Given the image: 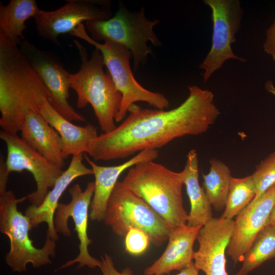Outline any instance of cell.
I'll return each instance as SVG.
<instances>
[{
  "label": "cell",
  "mask_w": 275,
  "mask_h": 275,
  "mask_svg": "<svg viewBox=\"0 0 275 275\" xmlns=\"http://www.w3.org/2000/svg\"><path fill=\"white\" fill-rule=\"evenodd\" d=\"M188 89L185 101L170 110L133 104L121 124L92 140L86 153L95 161L123 159L144 150H158L178 138L205 132L220 114L214 95L197 86Z\"/></svg>",
  "instance_id": "6da1fadb"
},
{
  "label": "cell",
  "mask_w": 275,
  "mask_h": 275,
  "mask_svg": "<svg viewBox=\"0 0 275 275\" xmlns=\"http://www.w3.org/2000/svg\"><path fill=\"white\" fill-rule=\"evenodd\" d=\"M48 92L18 46L0 33V126L17 134L28 111L39 113Z\"/></svg>",
  "instance_id": "7a4b0ae2"
},
{
  "label": "cell",
  "mask_w": 275,
  "mask_h": 275,
  "mask_svg": "<svg viewBox=\"0 0 275 275\" xmlns=\"http://www.w3.org/2000/svg\"><path fill=\"white\" fill-rule=\"evenodd\" d=\"M121 182L172 228L186 224L188 214L182 196L183 171L174 172L153 160L146 161L129 168Z\"/></svg>",
  "instance_id": "3957f363"
},
{
  "label": "cell",
  "mask_w": 275,
  "mask_h": 275,
  "mask_svg": "<svg viewBox=\"0 0 275 275\" xmlns=\"http://www.w3.org/2000/svg\"><path fill=\"white\" fill-rule=\"evenodd\" d=\"M81 59L79 71L70 75L71 88L77 96V107L92 106L103 133L117 127L115 118L122 101V94L117 90L110 73L104 72L103 57L97 48L89 58L86 49L76 40L74 41Z\"/></svg>",
  "instance_id": "277c9868"
},
{
  "label": "cell",
  "mask_w": 275,
  "mask_h": 275,
  "mask_svg": "<svg viewBox=\"0 0 275 275\" xmlns=\"http://www.w3.org/2000/svg\"><path fill=\"white\" fill-rule=\"evenodd\" d=\"M28 199L27 196L16 198L11 190L0 191V231L10 241V250L5 257L6 264L13 271L27 270L31 263L34 268L51 263L56 254V241L46 234L44 245L35 247L29 237L32 229L29 217L18 210L17 205Z\"/></svg>",
  "instance_id": "5b68a950"
},
{
  "label": "cell",
  "mask_w": 275,
  "mask_h": 275,
  "mask_svg": "<svg viewBox=\"0 0 275 275\" xmlns=\"http://www.w3.org/2000/svg\"><path fill=\"white\" fill-rule=\"evenodd\" d=\"M159 22V20L147 19L144 7L139 11L131 12L120 5L115 15L108 19L86 21V30L97 42L108 40L128 49L132 53L136 71L152 53L148 42L156 47L161 45L153 30Z\"/></svg>",
  "instance_id": "8992f818"
},
{
  "label": "cell",
  "mask_w": 275,
  "mask_h": 275,
  "mask_svg": "<svg viewBox=\"0 0 275 275\" xmlns=\"http://www.w3.org/2000/svg\"><path fill=\"white\" fill-rule=\"evenodd\" d=\"M70 34L93 45L102 53L105 66L122 96L115 121L124 120L130 107L136 102H146L158 109L169 107V102L164 95L145 89L135 79L130 66L132 53L128 49L108 40L104 41L103 43L94 40L88 34L83 23Z\"/></svg>",
  "instance_id": "52a82bcc"
},
{
  "label": "cell",
  "mask_w": 275,
  "mask_h": 275,
  "mask_svg": "<svg viewBox=\"0 0 275 275\" xmlns=\"http://www.w3.org/2000/svg\"><path fill=\"white\" fill-rule=\"evenodd\" d=\"M103 221L121 237L125 236L131 228L140 229L156 246L168 240L173 228L145 201L119 181L108 200Z\"/></svg>",
  "instance_id": "ba28073f"
},
{
  "label": "cell",
  "mask_w": 275,
  "mask_h": 275,
  "mask_svg": "<svg viewBox=\"0 0 275 275\" xmlns=\"http://www.w3.org/2000/svg\"><path fill=\"white\" fill-rule=\"evenodd\" d=\"M0 138L7 148L5 162L8 172L27 171L32 174L37 188L27 195V200L32 205H39L64 171L46 159L17 134L2 130Z\"/></svg>",
  "instance_id": "9c48e42d"
},
{
  "label": "cell",
  "mask_w": 275,
  "mask_h": 275,
  "mask_svg": "<svg viewBox=\"0 0 275 275\" xmlns=\"http://www.w3.org/2000/svg\"><path fill=\"white\" fill-rule=\"evenodd\" d=\"M211 9L213 22L212 45L207 56L199 66L203 69V78L207 81L211 75L221 69L225 62L235 59L244 62L236 56L231 45L236 41L243 15L240 2L238 0H204Z\"/></svg>",
  "instance_id": "30bf717a"
},
{
  "label": "cell",
  "mask_w": 275,
  "mask_h": 275,
  "mask_svg": "<svg viewBox=\"0 0 275 275\" xmlns=\"http://www.w3.org/2000/svg\"><path fill=\"white\" fill-rule=\"evenodd\" d=\"M95 189V183L90 181L82 190L78 184H75L69 189L71 201L68 203H59L54 216V226L57 232L65 236H70L71 232L68 226V219L71 217L74 222V231L79 240V253L72 260L67 261L58 270L78 263L77 268L87 266L94 269L100 267L101 260L92 257L88 248L92 243L88 234L89 209Z\"/></svg>",
  "instance_id": "8fae6325"
},
{
  "label": "cell",
  "mask_w": 275,
  "mask_h": 275,
  "mask_svg": "<svg viewBox=\"0 0 275 275\" xmlns=\"http://www.w3.org/2000/svg\"><path fill=\"white\" fill-rule=\"evenodd\" d=\"M19 48L47 90L49 102L62 116L70 121L85 122V118L78 113L68 101L70 73L52 53L36 47L26 40L22 41Z\"/></svg>",
  "instance_id": "7c38bea8"
},
{
  "label": "cell",
  "mask_w": 275,
  "mask_h": 275,
  "mask_svg": "<svg viewBox=\"0 0 275 275\" xmlns=\"http://www.w3.org/2000/svg\"><path fill=\"white\" fill-rule=\"evenodd\" d=\"M112 15L108 1L70 0L55 10L40 9L34 20L38 35L60 45V35L71 33L84 21L106 20Z\"/></svg>",
  "instance_id": "4fadbf2b"
},
{
  "label": "cell",
  "mask_w": 275,
  "mask_h": 275,
  "mask_svg": "<svg viewBox=\"0 0 275 275\" xmlns=\"http://www.w3.org/2000/svg\"><path fill=\"white\" fill-rule=\"evenodd\" d=\"M275 203V185L259 199L252 201L237 216L234 231L226 250L235 264L242 262L244 255L259 233L269 224Z\"/></svg>",
  "instance_id": "5bb4252c"
},
{
  "label": "cell",
  "mask_w": 275,
  "mask_h": 275,
  "mask_svg": "<svg viewBox=\"0 0 275 275\" xmlns=\"http://www.w3.org/2000/svg\"><path fill=\"white\" fill-rule=\"evenodd\" d=\"M234 226L233 219L213 217L200 229L197 238L199 246L194 253V262L205 275H228L225 254Z\"/></svg>",
  "instance_id": "9a60e30c"
},
{
  "label": "cell",
  "mask_w": 275,
  "mask_h": 275,
  "mask_svg": "<svg viewBox=\"0 0 275 275\" xmlns=\"http://www.w3.org/2000/svg\"><path fill=\"white\" fill-rule=\"evenodd\" d=\"M159 155L158 150L146 149L140 151L127 161L116 166L97 164L86 154L84 157L91 166L95 177V189L90 206L89 217L93 221H103L111 195L121 174L135 164L154 160Z\"/></svg>",
  "instance_id": "2e32d148"
},
{
  "label": "cell",
  "mask_w": 275,
  "mask_h": 275,
  "mask_svg": "<svg viewBox=\"0 0 275 275\" xmlns=\"http://www.w3.org/2000/svg\"><path fill=\"white\" fill-rule=\"evenodd\" d=\"M83 156L84 154L72 156L68 167L58 179L42 202L37 206L31 205L25 211V215L30 219L32 229L42 223H46L48 228L46 234L56 241L59 237L54 228L53 219L61 197L73 180L83 176L93 174L92 169L87 167L82 162Z\"/></svg>",
  "instance_id": "e0dca14e"
},
{
  "label": "cell",
  "mask_w": 275,
  "mask_h": 275,
  "mask_svg": "<svg viewBox=\"0 0 275 275\" xmlns=\"http://www.w3.org/2000/svg\"><path fill=\"white\" fill-rule=\"evenodd\" d=\"M202 227H190L186 224L173 228L166 250L145 269L144 274L163 275L173 270L180 271L189 265L194 260L193 245Z\"/></svg>",
  "instance_id": "ac0fdd59"
},
{
  "label": "cell",
  "mask_w": 275,
  "mask_h": 275,
  "mask_svg": "<svg viewBox=\"0 0 275 275\" xmlns=\"http://www.w3.org/2000/svg\"><path fill=\"white\" fill-rule=\"evenodd\" d=\"M38 111L60 134L65 159L70 155L87 153L89 143L98 135L95 125L89 123L80 126L73 124L60 114L47 98L40 103Z\"/></svg>",
  "instance_id": "d6986e66"
},
{
  "label": "cell",
  "mask_w": 275,
  "mask_h": 275,
  "mask_svg": "<svg viewBox=\"0 0 275 275\" xmlns=\"http://www.w3.org/2000/svg\"><path fill=\"white\" fill-rule=\"evenodd\" d=\"M20 132L21 137L46 159L61 168L65 167L61 138L40 113L28 111Z\"/></svg>",
  "instance_id": "ffe728a7"
},
{
  "label": "cell",
  "mask_w": 275,
  "mask_h": 275,
  "mask_svg": "<svg viewBox=\"0 0 275 275\" xmlns=\"http://www.w3.org/2000/svg\"><path fill=\"white\" fill-rule=\"evenodd\" d=\"M182 171L184 184L190 204L187 225L190 227L202 226L213 218L212 206L204 188L199 184L198 157L195 149L188 152Z\"/></svg>",
  "instance_id": "44dd1931"
},
{
  "label": "cell",
  "mask_w": 275,
  "mask_h": 275,
  "mask_svg": "<svg viewBox=\"0 0 275 275\" xmlns=\"http://www.w3.org/2000/svg\"><path fill=\"white\" fill-rule=\"evenodd\" d=\"M40 9L35 0H11L7 5L0 3V33L19 45L25 39V22L35 17Z\"/></svg>",
  "instance_id": "7402d4cb"
},
{
  "label": "cell",
  "mask_w": 275,
  "mask_h": 275,
  "mask_svg": "<svg viewBox=\"0 0 275 275\" xmlns=\"http://www.w3.org/2000/svg\"><path fill=\"white\" fill-rule=\"evenodd\" d=\"M207 174H203V186L208 199L214 209H225L232 178L229 168L219 159L212 158Z\"/></svg>",
  "instance_id": "603a6c76"
},
{
  "label": "cell",
  "mask_w": 275,
  "mask_h": 275,
  "mask_svg": "<svg viewBox=\"0 0 275 275\" xmlns=\"http://www.w3.org/2000/svg\"><path fill=\"white\" fill-rule=\"evenodd\" d=\"M275 258V225H267L258 235L234 275H248L266 261Z\"/></svg>",
  "instance_id": "cb8c5ba5"
},
{
  "label": "cell",
  "mask_w": 275,
  "mask_h": 275,
  "mask_svg": "<svg viewBox=\"0 0 275 275\" xmlns=\"http://www.w3.org/2000/svg\"><path fill=\"white\" fill-rule=\"evenodd\" d=\"M256 191L251 175L232 177L224 212L222 217L232 219L255 198Z\"/></svg>",
  "instance_id": "d4e9b609"
},
{
  "label": "cell",
  "mask_w": 275,
  "mask_h": 275,
  "mask_svg": "<svg viewBox=\"0 0 275 275\" xmlns=\"http://www.w3.org/2000/svg\"><path fill=\"white\" fill-rule=\"evenodd\" d=\"M251 177L256 191L252 201H255L275 185V151L261 161Z\"/></svg>",
  "instance_id": "484cf974"
},
{
  "label": "cell",
  "mask_w": 275,
  "mask_h": 275,
  "mask_svg": "<svg viewBox=\"0 0 275 275\" xmlns=\"http://www.w3.org/2000/svg\"><path fill=\"white\" fill-rule=\"evenodd\" d=\"M125 237L126 251L131 255L143 254L151 242L148 235L143 230L136 228H130Z\"/></svg>",
  "instance_id": "4316f807"
},
{
  "label": "cell",
  "mask_w": 275,
  "mask_h": 275,
  "mask_svg": "<svg viewBox=\"0 0 275 275\" xmlns=\"http://www.w3.org/2000/svg\"><path fill=\"white\" fill-rule=\"evenodd\" d=\"M100 269L102 275H132V273L129 268L124 269L121 272L118 271L115 267L112 257L104 254L101 257Z\"/></svg>",
  "instance_id": "83f0119b"
},
{
  "label": "cell",
  "mask_w": 275,
  "mask_h": 275,
  "mask_svg": "<svg viewBox=\"0 0 275 275\" xmlns=\"http://www.w3.org/2000/svg\"><path fill=\"white\" fill-rule=\"evenodd\" d=\"M264 51L271 56L275 61V20L266 32V40L263 44Z\"/></svg>",
  "instance_id": "f1b7e54d"
},
{
  "label": "cell",
  "mask_w": 275,
  "mask_h": 275,
  "mask_svg": "<svg viewBox=\"0 0 275 275\" xmlns=\"http://www.w3.org/2000/svg\"><path fill=\"white\" fill-rule=\"evenodd\" d=\"M199 270L195 266L193 261L186 267L180 271L176 275H199Z\"/></svg>",
  "instance_id": "f546056e"
},
{
  "label": "cell",
  "mask_w": 275,
  "mask_h": 275,
  "mask_svg": "<svg viewBox=\"0 0 275 275\" xmlns=\"http://www.w3.org/2000/svg\"><path fill=\"white\" fill-rule=\"evenodd\" d=\"M266 90L275 96V87L271 80H268L265 84Z\"/></svg>",
  "instance_id": "4dcf8cb0"
},
{
  "label": "cell",
  "mask_w": 275,
  "mask_h": 275,
  "mask_svg": "<svg viewBox=\"0 0 275 275\" xmlns=\"http://www.w3.org/2000/svg\"><path fill=\"white\" fill-rule=\"evenodd\" d=\"M269 224L275 225V203L271 212L269 221Z\"/></svg>",
  "instance_id": "1f68e13d"
}]
</instances>
